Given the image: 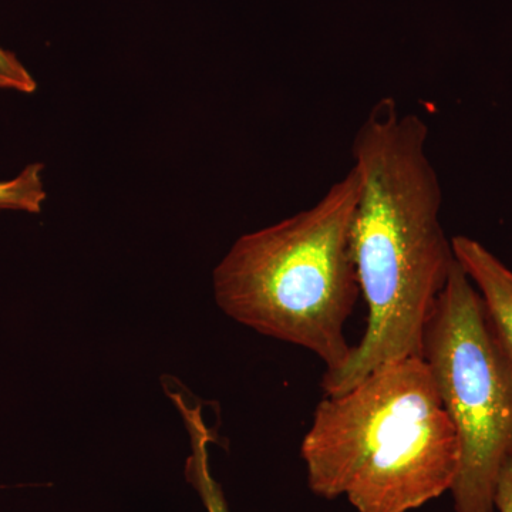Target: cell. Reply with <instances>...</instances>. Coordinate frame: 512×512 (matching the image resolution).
I'll use <instances>...</instances> for the list:
<instances>
[{
	"instance_id": "cell-1",
	"label": "cell",
	"mask_w": 512,
	"mask_h": 512,
	"mask_svg": "<svg viewBox=\"0 0 512 512\" xmlns=\"http://www.w3.org/2000/svg\"><path fill=\"white\" fill-rule=\"evenodd\" d=\"M427 141L426 121L390 97L377 101L357 130L353 255L369 315L345 365L323 375L325 396L346 392L379 367L421 357L427 323L457 264L440 221L443 191Z\"/></svg>"
},
{
	"instance_id": "cell-2",
	"label": "cell",
	"mask_w": 512,
	"mask_h": 512,
	"mask_svg": "<svg viewBox=\"0 0 512 512\" xmlns=\"http://www.w3.org/2000/svg\"><path fill=\"white\" fill-rule=\"evenodd\" d=\"M313 494L357 512H409L453 487L460 444L429 367L407 357L325 396L302 440Z\"/></svg>"
},
{
	"instance_id": "cell-3",
	"label": "cell",
	"mask_w": 512,
	"mask_h": 512,
	"mask_svg": "<svg viewBox=\"0 0 512 512\" xmlns=\"http://www.w3.org/2000/svg\"><path fill=\"white\" fill-rule=\"evenodd\" d=\"M355 165L309 210L242 235L214 271L215 301L229 318L318 356L333 372L353 346L346 323L360 296L353 222Z\"/></svg>"
},
{
	"instance_id": "cell-4",
	"label": "cell",
	"mask_w": 512,
	"mask_h": 512,
	"mask_svg": "<svg viewBox=\"0 0 512 512\" xmlns=\"http://www.w3.org/2000/svg\"><path fill=\"white\" fill-rule=\"evenodd\" d=\"M421 359L460 444L454 512H495L498 478L512 463V366L458 262L427 323Z\"/></svg>"
},
{
	"instance_id": "cell-5",
	"label": "cell",
	"mask_w": 512,
	"mask_h": 512,
	"mask_svg": "<svg viewBox=\"0 0 512 512\" xmlns=\"http://www.w3.org/2000/svg\"><path fill=\"white\" fill-rule=\"evenodd\" d=\"M454 255L483 298L491 325L512 366V269L477 239L451 238Z\"/></svg>"
},
{
	"instance_id": "cell-6",
	"label": "cell",
	"mask_w": 512,
	"mask_h": 512,
	"mask_svg": "<svg viewBox=\"0 0 512 512\" xmlns=\"http://www.w3.org/2000/svg\"><path fill=\"white\" fill-rule=\"evenodd\" d=\"M168 396L173 399L175 406L183 414L185 426L190 434L191 454L185 464L188 483L200 495L202 505L207 512H231L220 483L211 473L208 446L214 441V436L202 419L201 407L188 406L183 394L170 392Z\"/></svg>"
},
{
	"instance_id": "cell-7",
	"label": "cell",
	"mask_w": 512,
	"mask_h": 512,
	"mask_svg": "<svg viewBox=\"0 0 512 512\" xmlns=\"http://www.w3.org/2000/svg\"><path fill=\"white\" fill-rule=\"evenodd\" d=\"M43 168L40 163L29 164L12 180L0 181V210L39 214L46 201Z\"/></svg>"
},
{
	"instance_id": "cell-8",
	"label": "cell",
	"mask_w": 512,
	"mask_h": 512,
	"mask_svg": "<svg viewBox=\"0 0 512 512\" xmlns=\"http://www.w3.org/2000/svg\"><path fill=\"white\" fill-rule=\"evenodd\" d=\"M0 89L23 94L36 92L35 77L20 62L15 53L0 47Z\"/></svg>"
},
{
	"instance_id": "cell-9",
	"label": "cell",
	"mask_w": 512,
	"mask_h": 512,
	"mask_svg": "<svg viewBox=\"0 0 512 512\" xmlns=\"http://www.w3.org/2000/svg\"><path fill=\"white\" fill-rule=\"evenodd\" d=\"M495 511L512 512V463L508 464L498 478L495 488Z\"/></svg>"
}]
</instances>
